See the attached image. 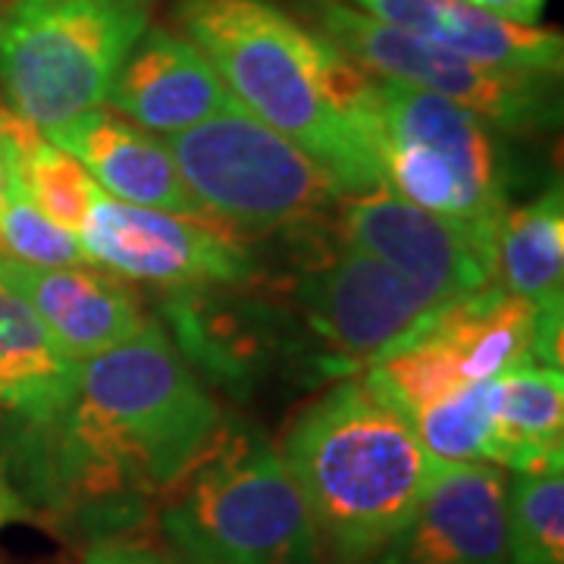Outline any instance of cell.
Returning <instances> with one entry per match:
<instances>
[{
	"label": "cell",
	"instance_id": "30bf717a",
	"mask_svg": "<svg viewBox=\"0 0 564 564\" xmlns=\"http://www.w3.org/2000/svg\"><path fill=\"white\" fill-rule=\"evenodd\" d=\"M292 299L339 370L367 367L443 307L339 232L295 276Z\"/></svg>",
	"mask_w": 564,
	"mask_h": 564
},
{
	"label": "cell",
	"instance_id": "277c9868",
	"mask_svg": "<svg viewBox=\"0 0 564 564\" xmlns=\"http://www.w3.org/2000/svg\"><path fill=\"white\" fill-rule=\"evenodd\" d=\"M158 508L166 543L195 564H323L317 530L280 452L236 417L223 414Z\"/></svg>",
	"mask_w": 564,
	"mask_h": 564
},
{
	"label": "cell",
	"instance_id": "8fae6325",
	"mask_svg": "<svg viewBox=\"0 0 564 564\" xmlns=\"http://www.w3.org/2000/svg\"><path fill=\"white\" fill-rule=\"evenodd\" d=\"M333 220L345 242L402 273L430 302H458L496 282V245L389 188L345 195Z\"/></svg>",
	"mask_w": 564,
	"mask_h": 564
},
{
	"label": "cell",
	"instance_id": "7402d4cb",
	"mask_svg": "<svg viewBox=\"0 0 564 564\" xmlns=\"http://www.w3.org/2000/svg\"><path fill=\"white\" fill-rule=\"evenodd\" d=\"M421 445L436 462L496 464L499 436L492 417V380L467 383L411 417Z\"/></svg>",
	"mask_w": 564,
	"mask_h": 564
},
{
	"label": "cell",
	"instance_id": "5bb4252c",
	"mask_svg": "<svg viewBox=\"0 0 564 564\" xmlns=\"http://www.w3.org/2000/svg\"><path fill=\"white\" fill-rule=\"evenodd\" d=\"M232 101L195 41L166 25H148L120 63L104 107L151 135L170 139Z\"/></svg>",
	"mask_w": 564,
	"mask_h": 564
},
{
	"label": "cell",
	"instance_id": "5b68a950",
	"mask_svg": "<svg viewBox=\"0 0 564 564\" xmlns=\"http://www.w3.org/2000/svg\"><path fill=\"white\" fill-rule=\"evenodd\" d=\"M373 85L383 188L496 245L511 188L502 132L433 91L380 76Z\"/></svg>",
	"mask_w": 564,
	"mask_h": 564
},
{
	"label": "cell",
	"instance_id": "52a82bcc",
	"mask_svg": "<svg viewBox=\"0 0 564 564\" xmlns=\"http://www.w3.org/2000/svg\"><path fill=\"white\" fill-rule=\"evenodd\" d=\"M204 217L232 232H282L336 217L345 192L295 141L242 104L166 139Z\"/></svg>",
	"mask_w": 564,
	"mask_h": 564
},
{
	"label": "cell",
	"instance_id": "e0dca14e",
	"mask_svg": "<svg viewBox=\"0 0 564 564\" xmlns=\"http://www.w3.org/2000/svg\"><path fill=\"white\" fill-rule=\"evenodd\" d=\"M79 364L39 314L0 282V421L3 443L54 423L79 383Z\"/></svg>",
	"mask_w": 564,
	"mask_h": 564
},
{
	"label": "cell",
	"instance_id": "d4e9b609",
	"mask_svg": "<svg viewBox=\"0 0 564 564\" xmlns=\"http://www.w3.org/2000/svg\"><path fill=\"white\" fill-rule=\"evenodd\" d=\"M464 3L511 25H540L549 7V0H464Z\"/></svg>",
	"mask_w": 564,
	"mask_h": 564
},
{
	"label": "cell",
	"instance_id": "2e32d148",
	"mask_svg": "<svg viewBox=\"0 0 564 564\" xmlns=\"http://www.w3.org/2000/svg\"><path fill=\"white\" fill-rule=\"evenodd\" d=\"M370 20L392 25L414 39L433 41L467 61L508 66L524 73L562 76L564 41L555 29L511 25L492 20L464 0H339Z\"/></svg>",
	"mask_w": 564,
	"mask_h": 564
},
{
	"label": "cell",
	"instance_id": "8992f818",
	"mask_svg": "<svg viewBox=\"0 0 564 564\" xmlns=\"http://www.w3.org/2000/svg\"><path fill=\"white\" fill-rule=\"evenodd\" d=\"M148 20L151 0H10L0 10L3 98L39 132L98 110Z\"/></svg>",
	"mask_w": 564,
	"mask_h": 564
},
{
	"label": "cell",
	"instance_id": "7a4b0ae2",
	"mask_svg": "<svg viewBox=\"0 0 564 564\" xmlns=\"http://www.w3.org/2000/svg\"><path fill=\"white\" fill-rule=\"evenodd\" d=\"M173 20L248 113L295 141L345 195L383 188L373 76L276 0H176Z\"/></svg>",
	"mask_w": 564,
	"mask_h": 564
},
{
	"label": "cell",
	"instance_id": "cb8c5ba5",
	"mask_svg": "<svg viewBox=\"0 0 564 564\" xmlns=\"http://www.w3.org/2000/svg\"><path fill=\"white\" fill-rule=\"evenodd\" d=\"M82 564H195L185 558L173 543H166L163 533H151L148 521L135 527H126L117 533L95 536Z\"/></svg>",
	"mask_w": 564,
	"mask_h": 564
},
{
	"label": "cell",
	"instance_id": "ba28073f",
	"mask_svg": "<svg viewBox=\"0 0 564 564\" xmlns=\"http://www.w3.org/2000/svg\"><path fill=\"white\" fill-rule=\"evenodd\" d=\"M285 7L370 76L462 104L502 135H533L562 120L555 76L467 61L433 41L370 20L339 0H289Z\"/></svg>",
	"mask_w": 564,
	"mask_h": 564
},
{
	"label": "cell",
	"instance_id": "9a60e30c",
	"mask_svg": "<svg viewBox=\"0 0 564 564\" xmlns=\"http://www.w3.org/2000/svg\"><path fill=\"white\" fill-rule=\"evenodd\" d=\"M41 135L82 163V170L110 198L207 220L202 204L182 180L166 141L120 113L98 107Z\"/></svg>",
	"mask_w": 564,
	"mask_h": 564
},
{
	"label": "cell",
	"instance_id": "4fadbf2b",
	"mask_svg": "<svg viewBox=\"0 0 564 564\" xmlns=\"http://www.w3.org/2000/svg\"><path fill=\"white\" fill-rule=\"evenodd\" d=\"M0 282L29 304L54 339L76 358H95L135 339L154 317L139 292L98 263L29 267L0 254Z\"/></svg>",
	"mask_w": 564,
	"mask_h": 564
},
{
	"label": "cell",
	"instance_id": "9c48e42d",
	"mask_svg": "<svg viewBox=\"0 0 564 564\" xmlns=\"http://www.w3.org/2000/svg\"><path fill=\"white\" fill-rule=\"evenodd\" d=\"M79 242L91 263L163 292L229 289L258 280V261L232 229L126 204L101 188L82 223Z\"/></svg>",
	"mask_w": 564,
	"mask_h": 564
},
{
	"label": "cell",
	"instance_id": "484cf974",
	"mask_svg": "<svg viewBox=\"0 0 564 564\" xmlns=\"http://www.w3.org/2000/svg\"><path fill=\"white\" fill-rule=\"evenodd\" d=\"M29 518H32V505L22 499L20 489L13 486L10 474L0 464V533L10 524H20V521H29Z\"/></svg>",
	"mask_w": 564,
	"mask_h": 564
},
{
	"label": "cell",
	"instance_id": "7c38bea8",
	"mask_svg": "<svg viewBox=\"0 0 564 564\" xmlns=\"http://www.w3.org/2000/svg\"><path fill=\"white\" fill-rule=\"evenodd\" d=\"M508 470L436 462L408 524L367 564H505Z\"/></svg>",
	"mask_w": 564,
	"mask_h": 564
},
{
	"label": "cell",
	"instance_id": "ac0fdd59",
	"mask_svg": "<svg viewBox=\"0 0 564 564\" xmlns=\"http://www.w3.org/2000/svg\"><path fill=\"white\" fill-rule=\"evenodd\" d=\"M496 282L536 311L564 307V192L549 185L540 198L508 207L496 232Z\"/></svg>",
	"mask_w": 564,
	"mask_h": 564
},
{
	"label": "cell",
	"instance_id": "6da1fadb",
	"mask_svg": "<svg viewBox=\"0 0 564 564\" xmlns=\"http://www.w3.org/2000/svg\"><path fill=\"white\" fill-rule=\"evenodd\" d=\"M223 408L158 321L79 364L61 417L3 443V470L29 505L91 540L144 524L202 455Z\"/></svg>",
	"mask_w": 564,
	"mask_h": 564
},
{
	"label": "cell",
	"instance_id": "44dd1931",
	"mask_svg": "<svg viewBox=\"0 0 564 564\" xmlns=\"http://www.w3.org/2000/svg\"><path fill=\"white\" fill-rule=\"evenodd\" d=\"M7 132L17 148V170L25 195L35 202L41 214L79 236L91 198L98 195L95 180L82 170V163L44 139L32 122L22 120L17 110L10 117Z\"/></svg>",
	"mask_w": 564,
	"mask_h": 564
},
{
	"label": "cell",
	"instance_id": "ffe728a7",
	"mask_svg": "<svg viewBox=\"0 0 564 564\" xmlns=\"http://www.w3.org/2000/svg\"><path fill=\"white\" fill-rule=\"evenodd\" d=\"M505 564H564V462L508 474Z\"/></svg>",
	"mask_w": 564,
	"mask_h": 564
},
{
	"label": "cell",
	"instance_id": "83f0119b",
	"mask_svg": "<svg viewBox=\"0 0 564 564\" xmlns=\"http://www.w3.org/2000/svg\"><path fill=\"white\" fill-rule=\"evenodd\" d=\"M0 430H3V421H0Z\"/></svg>",
	"mask_w": 564,
	"mask_h": 564
},
{
	"label": "cell",
	"instance_id": "3957f363",
	"mask_svg": "<svg viewBox=\"0 0 564 564\" xmlns=\"http://www.w3.org/2000/svg\"><path fill=\"white\" fill-rule=\"evenodd\" d=\"M276 452L302 492L323 564L370 562L408 524L436 467L414 426L361 377L317 395Z\"/></svg>",
	"mask_w": 564,
	"mask_h": 564
},
{
	"label": "cell",
	"instance_id": "4316f807",
	"mask_svg": "<svg viewBox=\"0 0 564 564\" xmlns=\"http://www.w3.org/2000/svg\"><path fill=\"white\" fill-rule=\"evenodd\" d=\"M10 117H13V107H10V104H0V207H3V195H7L10 173H13V161H17V148H13L10 132H7Z\"/></svg>",
	"mask_w": 564,
	"mask_h": 564
},
{
	"label": "cell",
	"instance_id": "603a6c76",
	"mask_svg": "<svg viewBox=\"0 0 564 564\" xmlns=\"http://www.w3.org/2000/svg\"><path fill=\"white\" fill-rule=\"evenodd\" d=\"M0 254L29 267H76L91 263L79 236L63 229L47 214H41L35 202L25 195L20 182V170L13 161L10 185L0 207Z\"/></svg>",
	"mask_w": 564,
	"mask_h": 564
},
{
	"label": "cell",
	"instance_id": "d6986e66",
	"mask_svg": "<svg viewBox=\"0 0 564 564\" xmlns=\"http://www.w3.org/2000/svg\"><path fill=\"white\" fill-rule=\"evenodd\" d=\"M499 467L530 470L564 462V377L555 367L524 364L492 377Z\"/></svg>",
	"mask_w": 564,
	"mask_h": 564
}]
</instances>
